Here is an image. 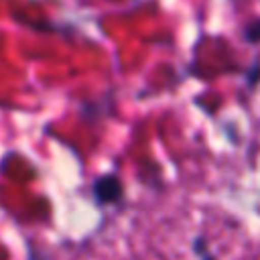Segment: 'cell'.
Wrapping results in <instances>:
<instances>
[{
    "mask_svg": "<svg viewBox=\"0 0 260 260\" xmlns=\"http://www.w3.org/2000/svg\"><path fill=\"white\" fill-rule=\"evenodd\" d=\"M193 250H195L199 256L205 254V252H207V250H205V240H203V238H195V240H193Z\"/></svg>",
    "mask_w": 260,
    "mask_h": 260,
    "instance_id": "cell-4",
    "label": "cell"
},
{
    "mask_svg": "<svg viewBox=\"0 0 260 260\" xmlns=\"http://www.w3.org/2000/svg\"><path fill=\"white\" fill-rule=\"evenodd\" d=\"M201 260H215V256H213V254H207V252H205V254H201Z\"/></svg>",
    "mask_w": 260,
    "mask_h": 260,
    "instance_id": "cell-5",
    "label": "cell"
},
{
    "mask_svg": "<svg viewBox=\"0 0 260 260\" xmlns=\"http://www.w3.org/2000/svg\"><path fill=\"white\" fill-rule=\"evenodd\" d=\"M244 83H246V87H248L250 91L260 85V57H256V59L252 61V65L246 69V73H244Z\"/></svg>",
    "mask_w": 260,
    "mask_h": 260,
    "instance_id": "cell-3",
    "label": "cell"
},
{
    "mask_svg": "<svg viewBox=\"0 0 260 260\" xmlns=\"http://www.w3.org/2000/svg\"><path fill=\"white\" fill-rule=\"evenodd\" d=\"M91 195L98 205H114L124 199V185L116 173H104L91 183Z\"/></svg>",
    "mask_w": 260,
    "mask_h": 260,
    "instance_id": "cell-1",
    "label": "cell"
},
{
    "mask_svg": "<svg viewBox=\"0 0 260 260\" xmlns=\"http://www.w3.org/2000/svg\"><path fill=\"white\" fill-rule=\"evenodd\" d=\"M242 39L248 43V45H260V16L258 18H252L244 24L242 28Z\"/></svg>",
    "mask_w": 260,
    "mask_h": 260,
    "instance_id": "cell-2",
    "label": "cell"
}]
</instances>
